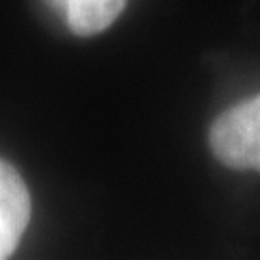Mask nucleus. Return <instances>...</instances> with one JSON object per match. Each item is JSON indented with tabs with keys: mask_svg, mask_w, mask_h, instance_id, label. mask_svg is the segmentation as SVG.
<instances>
[{
	"mask_svg": "<svg viewBox=\"0 0 260 260\" xmlns=\"http://www.w3.org/2000/svg\"><path fill=\"white\" fill-rule=\"evenodd\" d=\"M208 148L223 167L260 174V93L225 109L210 124Z\"/></svg>",
	"mask_w": 260,
	"mask_h": 260,
	"instance_id": "nucleus-1",
	"label": "nucleus"
},
{
	"mask_svg": "<svg viewBox=\"0 0 260 260\" xmlns=\"http://www.w3.org/2000/svg\"><path fill=\"white\" fill-rule=\"evenodd\" d=\"M30 195L22 176L0 160V258L11 256L26 232Z\"/></svg>",
	"mask_w": 260,
	"mask_h": 260,
	"instance_id": "nucleus-2",
	"label": "nucleus"
},
{
	"mask_svg": "<svg viewBox=\"0 0 260 260\" xmlns=\"http://www.w3.org/2000/svg\"><path fill=\"white\" fill-rule=\"evenodd\" d=\"M74 35L91 37L107 30L126 7V0H44Z\"/></svg>",
	"mask_w": 260,
	"mask_h": 260,
	"instance_id": "nucleus-3",
	"label": "nucleus"
}]
</instances>
